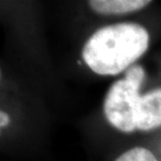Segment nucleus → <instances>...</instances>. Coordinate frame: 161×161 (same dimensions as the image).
I'll return each instance as SVG.
<instances>
[{
    "instance_id": "nucleus-1",
    "label": "nucleus",
    "mask_w": 161,
    "mask_h": 161,
    "mask_svg": "<svg viewBox=\"0 0 161 161\" xmlns=\"http://www.w3.org/2000/svg\"><path fill=\"white\" fill-rule=\"evenodd\" d=\"M149 33L137 23L102 27L87 40L83 59L93 72L115 75L129 68L149 47Z\"/></svg>"
},
{
    "instance_id": "nucleus-2",
    "label": "nucleus",
    "mask_w": 161,
    "mask_h": 161,
    "mask_svg": "<svg viewBox=\"0 0 161 161\" xmlns=\"http://www.w3.org/2000/svg\"><path fill=\"white\" fill-rule=\"evenodd\" d=\"M140 86L125 78L110 87L104 101V113L110 124L119 131L130 133L137 130V108Z\"/></svg>"
},
{
    "instance_id": "nucleus-3",
    "label": "nucleus",
    "mask_w": 161,
    "mask_h": 161,
    "mask_svg": "<svg viewBox=\"0 0 161 161\" xmlns=\"http://www.w3.org/2000/svg\"><path fill=\"white\" fill-rule=\"evenodd\" d=\"M137 130L150 131L161 127V88L141 95L137 108Z\"/></svg>"
},
{
    "instance_id": "nucleus-4",
    "label": "nucleus",
    "mask_w": 161,
    "mask_h": 161,
    "mask_svg": "<svg viewBox=\"0 0 161 161\" xmlns=\"http://www.w3.org/2000/svg\"><path fill=\"white\" fill-rule=\"evenodd\" d=\"M151 1L147 0H91L89 6L98 14H127L146 8Z\"/></svg>"
},
{
    "instance_id": "nucleus-5",
    "label": "nucleus",
    "mask_w": 161,
    "mask_h": 161,
    "mask_svg": "<svg viewBox=\"0 0 161 161\" xmlns=\"http://www.w3.org/2000/svg\"><path fill=\"white\" fill-rule=\"evenodd\" d=\"M115 161H158L155 155L146 147H136L127 151Z\"/></svg>"
},
{
    "instance_id": "nucleus-6",
    "label": "nucleus",
    "mask_w": 161,
    "mask_h": 161,
    "mask_svg": "<svg viewBox=\"0 0 161 161\" xmlns=\"http://www.w3.org/2000/svg\"><path fill=\"white\" fill-rule=\"evenodd\" d=\"M125 78L138 86H141L144 80V78H146V72H144V69L140 65H134L128 69Z\"/></svg>"
},
{
    "instance_id": "nucleus-7",
    "label": "nucleus",
    "mask_w": 161,
    "mask_h": 161,
    "mask_svg": "<svg viewBox=\"0 0 161 161\" xmlns=\"http://www.w3.org/2000/svg\"><path fill=\"white\" fill-rule=\"evenodd\" d=\"M8 122H9L8 115L6 114L5 112L1 111V112H0V125H1V128L6 127V125H8Z\"/></svg>"
}]
</instances>
